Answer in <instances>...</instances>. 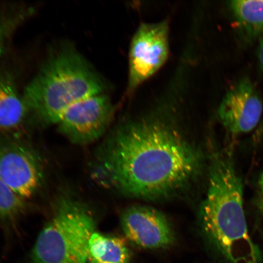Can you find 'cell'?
<instances>
[{"label": "cell", "mask_w": 263, "mask_h": 263, "mask_svg": "<svg viewBox=\"0 0 263 263\" xmlns=\"http://www.w3.org/2000/svg\"><path fill=\"white\" fill-rule=\"evenodd\" d=\"M204 158L176 124L146 116L118 127L95 159L94 179L122 195L162 200L188 189L201 174Z\"/></svg>", "instance_id": "1"}, {"label": "cell", "mask_w": 263, "mask_h": 263, "mask_svg": "<svg viewBox=\"0 0 263 263\" xmlns=\"http://www.w3.org/2000/svg\"><path fill=\"white\" fill-rule=\"evenodd\" d=\"M200 218L207 238L229 263L260 262L247 226L242 181L229 154L216 153L210 159Z\"/></svg>", "instance_id": "2"}, {"label": "cell", "mask_w": 263, "mask_h": 263, "mask_svg": "<svg viewBox=\"0 0 263 263\" xmlns=\"http://www.w3.org/2000/svg\"><path fill=\"white\" fill-rule=\"evenodd\" d=\"M105 85L83 55L64 47L52 54L25 88L31 117L44 124H58L78 102L104 93Z\"/></svg>", "instance_id": "3"}, {"label": "cell", "mask_w": 263, "mask_h": 263, "mask_svg": "<svg viewBox=\"0 0 263 263\" xmlns=\"http://www.w3.org/2000/svg\"><path fill=\"white\" fill-rule=\"evenodd\" d=\"M95 229L93 217L83 203L62 199L36 240L32 263H86Z\"/></svg>", "instance_id": "4"}, {"label": "cell", "mask_w": 263, "mask_h": 263, "mask_svg": "<svg viewBox=\"0 0 263 263\" xmlns=\"http://www.w3.org/2000/svg\"><path fill=\"white\" fill-rule=\"evenodd\" d=\"M169 50L168 22L140 24L130 46L128 91L136 90L157 73L165 63Z\"/></svg>", "instance_id": "5"}, {"label": "cell", "mask_w": 263, "mask_h": 263, "mask_svg": "<svg viewBox=\"0 0 263 263\" xmlns=\"http://www.w3.org/2000/svg\"><path fill=\"white\" fill-rule=\"evenodd\" d=\"M43 167L31 147L14 139H0V178L10 189L26 200L42 185Z\"/></svg>", "instance_id": "6"}, {"label": "cell", "mask_w": 263, "mask_h": 263, "mask_svg": "<svg viewBox=\"0 0 263 263\" xmlns=\"http://www.w3.org/2000/svg\"><path fill=\"white\" fill-rule=\"evenodd\" d=\"M114 113L110 99L104 93L94 95L74 104L62 115L59 130L72 143L86 144L103 136Z\"/></svg>", "instance_id": "7"}, {"label": "cell", "mask_w": 263, "mask_h": 263, "mask_svg": "<svg viewBox=\"0 0 263 263\" xmlns=\"http://www.w3.org/2000/svg\"><path fill=\"white\" fill-rule=\"evenodd\" d=\"M263 112L261 98L252 82L245 79L230 88L218 115L226 129L235 135L248 133L257 126Z\"/></svg>", "instance_id": "8"}, {"label": "cell", "mask_w": 263, "mask_h": 263, "mask_svg": "<svg viewBox=\"0 0 263 263\" xmlns=\"http://www.w3.org/2000/svg\"><path fill=\"white\" fill-rule=\"evenodd\" d=\"M121 227L126 238L141 248H167L175 240L174 230L165 215L146 206H133L125 210Z\"/></svg>", "instance_id": "9"}, {"label": "cell", "mask_w": 263, "mask_h": 263, "mask_svg": "<svg viewBox=\"0 0 263 263\" xmlns=\"http://www.w3.org/2000/svg\"><path fill=\"white\" fill-rule=\"evenodd\" d=\"M30 117L14 77L8 71L0 72V130H17Z\"/></svg>", "instance_id": "10"}, {"label": "cell", "mask_w": 263, "mask_h": 263, "mask_svg": "<svg viewBox=\"0 0 263 263\" xmlns=\"http://www.w3.org/2000/svg\"><path fill=\"white\" fill-rule=\"evenodd\" d=\"M88 259L91 263H129L130 253L123 239L95 232L88 244Z\"/></svg>", "instance_id": "11"}, {"label": "cell", "mask_w": 263, "mask_h": 263, "mask_svg": "<svg viewBox=\"0 0 263 263\" xmlns=\"http://www.w3.org/2000/svg\"><path fill=\"white\" fill-rule=\"evenodd\" d=\"M230 8L240 29L249 37L263 35V0H238Z\"/></svg>", "instance_id": "12"}, {"label": "cell", "mask_w": 263, "mask_h": 263, "mask_svg": "<svg viewBox=\"0 0 263 263\" xmlns=\"http://www.w3.org/2000/svg\"><path fill=\"white\" fill-rule=\"evenodd\" d=\"M26 209L23 199L0 178V219L12 221L18 218Z\"/></svg>", "instance_id": "13"}, {"label": "cell", "mask_w": 263, "mask_h": 263, "mask_svg": "<svg viewBox=\"0 0 263 263\" xmlns=\"http://www.w3.org/2000/svg\"><path fill=\"white\" fill-rule=\"evenodd\" d=\"M31 12L29 8L18 9L6 12L5 14L0 16V57L13 32L31 15Z\"/></svg>", "instance_id": "14"}, {"label": "cell", "mask_w": 263, "mask_h": 263, "mask_svg": "<svg viewBox=\"0 0 263 263\" xmlns=\"http://www.w3.org/2000/svg\"><path fill=\"white\" fill-rule=\"evenodd\" d=\"M258 58L259 64L263 69V35L259 38V47L258 49Z\"/></svg>", "instance_id": "15"}, {"label": "cell", "mask_w": 263, "mask_h": 263, "mask_svg": "<svg viewBox=\"0 0 263 263\" xmlns=\"http://www.w3.org/2000/svg\"><path fill=\"white\" fill-rule=\"evenodd\" d=\"M259 187L260 189L261 192L263 197V173L261 174L259 179Z\"/></svg>", "instance_id": "16"}, {"label": "cell", "mask_w": 263, "mask_h": 263, "mask_svg": "<svg viewBox=\"0 0 263 263\" xmlns=\"http://www.w3.org/2000/svg\"><path fill=\"white\" fill-rule=\"evenodd\" d=\"M258 206L260 211L263 214V197H261V199H259L258 202Z\"/></svg>", "instance_id": "17"}]
</instances>
